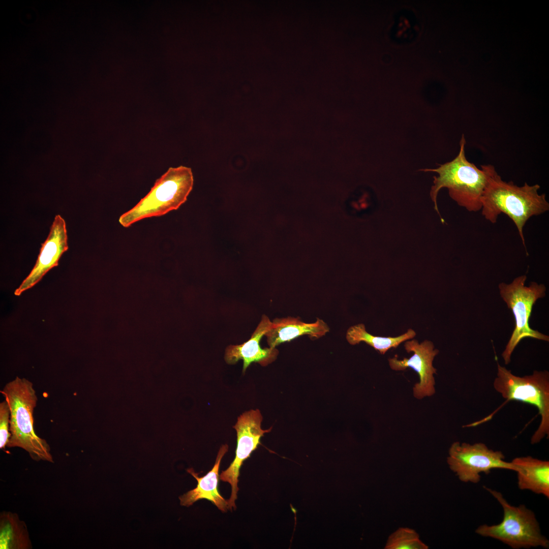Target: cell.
Returning <instances> with one entry per match:
<instances>
[{
    "label": "cell",
    "mask_w": 549,
    "mask_h": 549,
    "mask_svg": "<svg viewBox=\"0 0 549 549\" xmlns=\"http://www.w3.org/2000/svg\"><path fill=\"white\" fill-rule=\"evenodd\" d=\"M487 174V182L482 198L481 215L492 224L499 216L506 215L516 226L526 249L524 227L533 216L549 210V203L545 194H539L538 184L529 185L525 182L518 186L513 181L503 180L492 165H483Z\"/></svg>",
    "instance_id": "obj_1"
},
{
    "label": "cell",
    "mask_w": 549,
    "mask_h": 549,
    "mask_svg": "<svg viewBox=\"0 0 549 549\" xmlns=\"http://www.w3.org/2000/svg\"><path fill=\"white\" fill-rule=\"evenodd\" d=\"M1 392L10 409L11 436L7 447L23 449L34 461L53 463L49 445L34 430L33 413L38 398L32 382L16 377Z\"/></svg>",
    "instance_id": "obj_2"
},
{
    "label": "cell",
    "mask_w": 549,
    "mask_h": 549,
    "mask_svg": "<svg viewBox=\"0 0 549 549\" xmlns=\"http://www.w3.org/2000/svg\"><path fill=\"white\" fill-rule=\"evenodd\" d=\"M466 143L463 134L460 142L459 152L453 160L439 165L436 169L423 170L438 174V176H434L430 196L434 208L439 214L437 197L439 192L444 188L448 189L451 199L468 211L481 210V198L487 182V174L482 165L479 169L467 160L465 151Z\"/></svg>",
    "instance_id": "obj_3"
},
{
    "label": "cell",
    "mask_w": 549,
    "mask_h": 549,
    "mask_svg": "<svg viewBox=\"0 0 549 549\" xmlns=\"http://www.w3.org/2000/svg\"><path fill=\"white\" fill-rule=\"evenodd\" d=\"M194 184L191 168L170 167L148 194L132 208L120 216L118 222L127 228L144 219L160 217L177 209L187 200Z\"/></svg>",
    "instance_id": "obj_4"
},
{
    "label": "cell",
    "mask_w": 549,
    "mask_h": 549,
    "mask_svg": "<svg viewBox=\"0 0 549 549\" xmlns=\"http://www.w3.org/2000/svg\"><path fill=\"white\" fill-rule=\"evenodd\" d=\"M495 390L508 401H516L535 407L540 416L538 428L531 438L536 444L549 436V372L534 371L531 375L517 376L497 364Z\"/></svg>",
    "instance_id": "obj_5"
},
{
    "label": "cell",
    "mask_w": 549,
    "mask_h": 549,
    "mask_svg": "<svg viewBox=\"0 0 549 549\" xmlns=\"http://www.w3.org/2000/svg\"><path fill=\"white\" fill-rule=\"evenodd\" d=\"M501 505L502 521L494 525H482L475 533L501 541L514 549L542 547L548 548V540L543 536L534 513L524 505L510 504L499 492L483 486Z\"/></svg>",
    "instance_id": "obj_6"
},
{
    "label": "cell",
    "mask_w": 549,
    "mask_h": 549,
    "mask_svg": "<svg viewBox=\"0 0 549 549\" xmlns=\"http://www.w3.org/2000/svg\"><path fill=\"white\" fill-rule=\"evenodd\" d=\"M527 276L515 278L510 284L501 283L498 285L500 295L513 314L515 327L502 356L505 364L511 361L512 352L520 342L531 338L546 342L549 337L530 327L529 320L532 307L536 300L545 296L546 287L543 284L532 282L525 286Z\"/></svg>",
    "instance_id": "obj_7"
},
{
    "label": "cell",
    "mask_w": 549,
    "mask_h": 549,
    "mask_svg": "<svg viewBox=\"0 0 549 549\" xmlns=\"http://www.w3.org/2000/svg\"><path fill=\"white\" fill-rule=\"evenodd\" d=\"M505 458L502 451L490 449L483 443L456 441L449 449L447 462L461 481L477 483L481 473L488 474L494 469L514 471L512 463Z\"/></svg>",
    "instance_id": "obj_8"
},
{
    "label": "cell",
    "mask_w": 549,
    "mask_h": 549,
    "mask_svg": "<svg viewBox=\"0 0 549 549\" xmlns=\"http://www.w3.org/2000/svg\"><path fill=\"white\" fill-rule=\"evenodd\" d=\"M262 416L258 409L251 410L240 415L233 428L237 434V446L234 460L225 470L222 471L220 477L224 482H228L231 487V493L227 500L228 509H236L235 500L239 490L237 486L240 469L243 462L248 459L253 451L260 444V439L265 433L270 431L262 430L261 423Z\"/></svg>",
    "instance_id": "obj_9"
},
{
    "label": "cell",
    "mask_w": 549,
    "mask_h": 549,
    "mask_svg": "<svg viewBox=\"0 0 549 549\" xmlns=\"http://www.w3.org/2000/svg\"><path fill=\"white\" fill-rule=\"evenodd\" d=\"M408 353L413 352L409 358L399 360L396 355L388 359L390 368L394 371H403L408 368L413 369L418 374L419 382L413 387V395L418 399L431 396L435 393V380L434 375L437 370L433 365L435 357L439 350L434 349L432 342L425 340L420 344L416 340L407 341L404 344Z\"/></svg>",
    "instance_id": "obj_10"
},
{
    "label": "cell",
    "mask_w": 549,
    "mask_h": 549,
    "mask_svg": "<svg viewBox=\"0 0 549 549\" xmlns=\"http://www.w3.org/2000/svg\"><path fill=\"white\" fill-rule=\"evenodd\" d=\"M68 248L66 222L59 215H57L47 238L41 244L36 264L29 274L15 290L14 294L19 296L39 283L50 269L58 265L61 256Z\"/></svg>",
    "instance_id": "obj_11"
},
{
    "label": "cell",
    "mask_w": 549,
    "mask_h": 549,
    "mask_svg": "<svg viewBox=\"0 0 549 549\" xmlns=\"http://www.w3.org/2000/svg\"><path fill=\"white\" fill-rule=\"evenodd\" d=\"M272 327V322L269 318L263 315L261 320L253 333L251 338L240 345L228 346L225 350L224 358L228 364L236 363L242 360L244 373L253 362L266 366L273 361L279 353L276 348H262L260 343L263 336Z\"/></svg>",
    "instance_id": "obj_12"
},
{
    "label": "cell",
    "mask_w": 549,
    "mask_h": 549,
    "mask_svg": "<svg viewBox=\"0 0 549 549\" xmlns=\"http://www.w3.org/2000/svg\"><path fill=\"white\" fill-rule=\"evenodd\" d=\"M329 327L322 319L317 318L314 323H307L299 317L275 318L272 327L265 334L269 347L274 348L279 345L290 342L300 336L307 335L312 340L325 336Z\"/></svg>",
    "instance_id": "obj_13"
},
{
    "label": "cell",
    "mask_w": 549,
    "mask_h": 549,
    "mask_svg": "<svg viewBox=\"0 0 549 549\" xmlns=\"http://www.w3.org/2000/svg\"><path fill=\"white\" fill-rule=\"evenodd\" d=\"M228 449V445H222L213 468L205 475L199 477L193 468L187 469V472L197 480V485L195 489L179 497L181 505L189 507L198 500L206 499L211 501L222 512L227 510V501L221 495L218 486L220 464Z\"/></svg>",
    "instance_id": "obj_14"
},
{
    "label": "cell",
    "mask_w": 549,
    "mask_h": 549,
    "mask_svg": "<svg viewBox=\"0 0 549 549\" xmlns=\"http://www.w3.org/2000/svg\"><path fill=\"white\" fill-rule=\"evenodd\" d=\"M517 473V486L549 498V462L531 456L516 457L511 462Z\"/></svg>",
    "instance_id": "obj_15"
},
{
    "label": "cell",
    "mask_w": 549,
    "mask_h": 549,
    "mask_svg": "<svg viewBox=\"0 0 549 549\" xmlns=\"http://www.w3.org/2000/svg\"><path fill=\"white\" fill-rule=\"evenodd\" d=\"M415 336V331L409 329L405 333L396 337L374 336L367 331L363 324L359 323L351 326L348 329L346 338L351 345H354L363 342L381 354H384L390 349L396 348L403 342L412 339Z\"/></svg>",
    "instance_id": "obj_16"
},
{
    "label": "cell",
    "mask_w": 549,
    "mask_h": 549,
    "mask_svg": "<svg viewBox=\"0 0 549 549\" xmlns=\"http://www.w3.org/2000/svg\"><path fill=\"white\" fill-rule=\"evenodd\" d=\"M1 548H29L30 541L25 524L11 512L1 515Z\"/></svg>",
    "instance_id": "obj_17"
},
{
    "label": "cell",
    "mask_w": 549,
    "mask_h": 549,
    "mask_svg": "<svg viewBox=\"0 0 549 549\" xmlns=\"http://www.w3.org/2000/svg\"><path fill=\"white\" fill-rule=\"evenodd\" d=\"M429 547L419 539V535L413 529L400 528L388 537L384 548L386 549H427Z\"/></svg>",
    "instance_id": "obj_18"
},
{
    "label": "cell",
    "mask_w": 549,
    "mask_h": 549,
    "mask_svg": "<svg viewBox=\"0 0 549 549\" xmlns=\"http://www.w3.org/2000/svg\"><path fill=\"white\" fill-rule=\"evenodd\" d=\"M10 409L5 400L0 403V448L7 446L11 436L10 433Z\"/></svg>",
    "instance_id": "obj_19"
}]
</instances>
